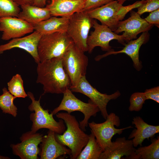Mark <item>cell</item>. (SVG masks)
I'll list each match as a JSON object with an SVG mask.
<instances>
[{"label": "cell", "instance_id": "32", "mask_svg": "<svg viewBox=\"0 0 159 159\" xmlns=\"http://www.w3.org/2000/svg\"><path fill=\"white\" fill-rule=\"evenodd\" d=\"M149 24L159 27V9L153 11L144 19Z\"/></svg>", "mask_w": 159, "mask_h": 159}, {"label": "cell", "instance_id": "31", "mask_svg": "<svg viewBox=\"0 0 159 159\" xmlns=\"http://www.w3.org/2000/svg\"><path fill=\"white\" fill-rule=\"evenodd\" d=\"M146 100H153L159 103V87L146 89L144 92Z\"/></svg>", "mask_w": 159, "mask_h": 159}, {"label": "cell", "instance_id": "5", "mask_svg": "<svg viewBox=\"0 0 159 159\" xmlns=\"http://www.w3.org/2000/svg\"><path fill=\"white\" fill-rule=\"evenodd\" d=\"M27 94L32 101L28 109L30 111L34 112L29 116L32 122L31 131L36 133L41 129L46 128L56 134L63 133L65 129L64 120L60 119L58 122L56 121L52 113H49V110H44L42 107L40 103L41 96L39 100H37L32 92H29Z\"/></svg>", "mask_w": 159, "mask_h": 159}, {"label": "cell", "instance_id": "19", "mask_svg": "<svg viewBox=\"0 0 159 159\" xmlns=\"http://www.w3.org/2000/svg\"><path fill=\"white\" fill-rule=\"evenodd\" d=\"M86 0H51L46 7L51 16L69 17L74 13L82 11Z\"/></svg>", "mask_w": 159, "mask_h": 159}, {"label": "cell", "instance_id": "17", "mask_svg": "<svg viewBox=\"0 0 159 159\" xmlns=\"http://www.w3.org/2000/svg\"><path fill=\"white\" fill-rule=\"evenodd\" d=\"M55 134L54 132L49 130L47 135L43 136L40 144L38 155L40 159H55L62 155H71V150L57 141Z\"/></svg>", "mask_w": 159, "mask_h": 159}, {"label": "cell", "instance_id": "10", "mask_svg": "<svg viewBox=\"0 0 159 159\" xmlns=\"http://www.w3.org/2000/svg\"><path fill=\"white\" fill-rule=\"evenodd\" d=\"M92 27L94 30L91 32L87 41L89 53H91L94 48L98 46L103 51L109 52L113 50L109 45L110 42L112 40H116L124 45L126 44L122 34L115 33L107 26L99 24L94 19Z\"/></svg>", "mask_w": 159, "mask_h": 159}, {"label": "cell", "instance_id": "24", "mask_svg": "<svg viewBox=\"0 0 159 159\" xmlns=\"http://www.w3.org/2000/svg\"><path fill=\"white\" fill-rule=\"evenodd\" d=\"M151 144L136 149L133 159H159V137L152 139Z\"/></svg>", "mask_w": 159, "mask_h": 159}, {"label": "cell", "instance_id": "29", "mask_svg": "<svg viewBox=\"0 0 159 159\" xmlns=\"http://www.w3.org/2000/svg\"><path fill=\"white\" fill-rule=\"evenodd\" d=\"M137 8V12L140 16L145 12H151L159 9V0H145Z\"/></svg>", "mask_w": 159, "mask_h": 159}, {"label": "cell", "instance_id": "22", "mask_svg": "<svg viewBox=\"0 0 159 159\" xmlns=\"http://www.w3.org/2000/svg\"><path fill=\"white\" fill-rule=\"evenodd\" d=\"M21 7V10L17 17L32 24L51 16L49 10L46 7H40L32 5H25Z\"/></svg>", "mask_w": 159, "mask_h": 159}, {"label": "cell", "instance_id": "13", "mask_svg": "<svg viewBox=\"0 0 159 159\" xmlns=\"http://www.w3.org/2000/svg\"><path fill=\"white\" fill-rule=\"evenodd\" d=\"M130 12V16L125 20L120 21L114 32L117 34L123 32L122 35L126 43L137 39L139 34L148 32L153 26L141 18L137 12L132 10Z\"/></svg>", "mask_w": 159, "mask_h": 159}, {"label": "cell", "instance_id": "30", "mask_svg": "<svg viewBox=\"0 0 159 159\" xmlns=\"http://www.w3.org/2000/svg\"><path fill=\"white\" fill-rule=\"evenodd\" d=\"M114 0H86L82 11H88L107 4Z\"/></svg>", "mask_w": 159, "mask_h": 159}, {"label": "cell", "instance_id": "23", "mask_svg": "<svg viewBox=\"0 0 159 159\" xmlns=\"http://www.w3.org/2000/svg\"><path fill=\"white\" fill-rule=\"evenodd\" d=\"M104 150L97 142L91 130L89 139L84 148L82 150L77 159H99Z\"/></svg>", "mask_w": 159, "mask_h": 159}, {"label": "cell", "instance_id": "11", "mask_svg": "<svg viewBox=\"0 0 159 159\" xmlns=\"http://www.w3.org/2000/svg\"><path fill=\"white\" fill-rule=\"evenodd\" d=\"M69 89L72 92L80 93L88 97L97 106L105 120L108 115L107 110L108 102L111 100L117 99L121 95L118 90L110 95L100 93L90 85L86 76L82 77L76 85L71 86Z\"/></svg>", "mask_w": 159, "mask_h": 159}, {"label": "cell", "instance_id": "33", "mask_svg": "<svg viewBox=\"0 0 159 159\" xmlns=\"http://www.w3.org/2000/svg\"><path fill=\"white\" fill-rule=\"evenodd\" d=\"M13 1L19 6H21L25 5H32L34 2V0H12Z\"/></svg>", "mask_w": 159, "mask_h": 159}, {"label": "cell", "instance_id": "34", "mask_svg": "<svg viewBox=\"0 0 159 159\" xmlns=\"http://www.w3.org/2000/svg\"><path fill=\"white\" fill-rule=\"evenodd\" d=\"M47 0H34L33 5L40 7H44Z\"/></svg>", "mask_w": 159, "mask_h": 159}, {"label": "cell", "instance_id": "3", "mask_svg": "<svg viewBox=\"0 0 159 159\" xmlns=\"http://www.w3.org/2000/svg\"><path fill=\"white\" fill-rule=\"evenodd\" d=\"M145 0L137 1L133 4L124 6L114 0L98 8L86 11L92 18L99 21L102 24L106 25L114 32L120 21L133 9L137 8Z\"/></svg>", "mask_w": 159, "mask_h": 159}, {"label": "cell", "instance_id": "12", "mask_svg": "<svg viewBox=\"0 0 159 159\" xmlns=\"http://www.w3.org/2000/svg\"><path fill=\"white\" fill-rule=\"evenodd\" d=\"M43 135L31 131L23 134L21 142L11 145L13 153L21 159H37L40 151L38 146L41 142Z\"/></svg>", "mask_w": 159, "mask_h": 159}, {"label": "cell", "instance_id": "4", "mask_svg": "<svg viewBox=\"0 0 159 159\" xmlns=\"http://www.w3.org/2000/svg\"><path fill=\"white\" fill-rule=\"evenodd\" d=\"M73 43L67 32L42 34L38 46L40 62L62 57Z\"/></svg>", "mask_w": 159, "mask_h": 159}, {"label": "cell", "instance_id": "27", "mask_svg": "<svg viewBox=\"0 0 159 159\" xmlns=\"http://www.w3.org/2000/svg\"><path fill=\"white\" fill-rule=\"evenodd\" d=\"M20 11L19 6L12 0H0V18L17 17Z\"/></svg>", "mask_w": 159, "mask_h": 159}, {"label": "cell", "instance_id": "1", "mask_svg": "<svg viewBox=\"0 0 159 159\" xmlns=\"http://www.w3.org/2000/svg\"><path fill=\"white\" fill-rule=\"evenodd\" d=\"M62 57L40 62L37 64L36 82L43 85L44 94H63L71 85L62 64Z\"/></svg>", "mask_w": 159, "mask_h": 159}, {"label": "cell", "instance_id": "8", "mask_svg": "<svg viewBox=\"0 0 159 159\" xmlns=\"http://www.w3.org/2000/svg\"><path fill=\"white\" fill-rule=\"evenodd\" d=\"M88 61L84 52L74 43L62 56V65L70 79L71 86L76 85L82 77L85 76Z\"/></svg>", "mask_w": 159, "mask_h": 159}, {"label": "cell", "instance_id": "36", "mask_svg": "<svg viewBox=\"0 0 159 159\" xmlns=\"http://www.w3.org/2000/svg\"><path fill=\"white\" fill-rule=\"evenodd\" d=\"M10 159L8 157L3 156L0 155V159Z\"/></svg>", "mask_w": 159, "mask_h": 159}, {"label": "cell", "instance_id": "15", "mask_svg": "<svg viewBox=\"0 0 159 159\" xmlns=\"http://www.w3.org/2000/svg\"><path fill=\"white\" fill-rule=\"evenodd\" d=\"M42 34L34 31L27 36L12 39L8 43L0 45V54L5 51L18 48L25 50L33 57L37 64L40 62L39 57L38 46Z\"/></svg>", "mask_w": 159, "mask_h": 159}, {"label": "cell", "instance_id": "21", "mask_svg": "<svg viewBox=\"0 0 159 159\" xmlns=\"http://www.w3.org/2000/svg\"><path fill=\"white\" fill-rule=\"evenodd\" d=\"M69 17L51 16L48 19L33 24L34 30L42 34L55 32H66Z\"/></svg>", "mask_w": 159, "mask_h": 159}, {"label": "cell", "instance_id": "20", "mask_svg": "<svg viewBox=\"0 0 159 159\" xmlns=\"http://www.w3.org/2000/svg\"><path fill=\"white\" fill-rule=\"evenodd\" d=\"M132 123L135 125L136 129L132 131L128 139L133 138L132 140L134 147L138 145L142 146L145 139L153 138L156 134L159 132V125L148 124L139 116L134 117Z\"/></svg>", "mask_w": 159, "mask_h": 159}, {"label": "cell", "instance_id": "7", "mask_svg": "<svg viewBox=\"0 0 159 159\" xmlns=\"http://www.w3.org/2000/svg\"><path fill=\"white\" fill-rule=\"evenodd\" d=\"M94 20L84 11L76 12L69 17L66 32L76 46L84 52L88 51L87 41Z\"/></svg>", "mask_w": 159, "mask_h": 159}, {"label": "cell", "instance_id": "2", "mask_svg": "<svg viewBox=\"0 0 159 159\" xmlns=\"http://www.w3.org/2000/svg\"><path fill=\"white\" fill-rule=\"evenodd\" d=\"M56 116L64 120L67 129L62 135L55 133L56 139L60 143L71 150L70 159H76L87 144L89 135L81 129L79 123L74 116L67 112H58Z\"/></svg>", "mask_w": 159, "mask_h": 159}, {"label": "cell", "instance_id": "9", "mask_svg": "<svg viewBox=\"0 0 159 159\" xmlns=\"http://www.w3.org/2000/svg\"><path fill=\"white\" fill-rule=\"evenodd\" d=\"M120 124L119 117L114 113H111L108 114L105 122L97 123L93 121L88 122V125L104 151L106 148L110 145L112 142V138L115 135H120L124 130L133 128L131 126L121 129H117L115 127V126L119 127Z\"/></svg>", "mask_w": 159, "mask_h": 159}, {"label": "cell", "instance_id": "25", "mask_svg": "<svg viewBox=\"0 0 159 159\" xmlns=\"http://www.w3.org/2000/svg\"><path fill=\"white\" fill-rule=\"evenodd\" d=\"M3 94L0 95V108L3 112L11 115L16 117L17 108L14 105V101L16 97L12 95L7 88L2 89Z\"/></svg>", "mask_w": 159, "mask_h": 159}, {"label": "cell", "instance_id": "14", "mask_svg": "<svg viewBox=\"0 0 159 159\" xmlns=\"http://www.w3.org/2000/svg\"><path fill=\"white\" fill-rule=\"evenodd\" d=\"M34 30L33 24L17 17L0 18V31L2 32L3 40L21 37Z\"/></svg>", "mask_w": 159, "mask_h": 159}, {"label": "cell", "instance_id": "28", "mask_svg": "<svg viewBox=\"0 0 159 159\" xmlns=\"http://www.w3.org/2000/svg\"><path fill=\"white\" fill-rule=\"evenodd\" d=\"M146 99L144 92H137L132 94L130 98V111H139L142 109Z\"/></svg>", "mask_w": 159, "mask_h": 159}, {"label": "cell", "instance_id": "35", "mask_svg": "<svg viewBox=\"0 0 159 159\" xmlns=\"http://www.w3.org/2000/svg\"><path fill=\"white\" fill-rule=\"evenodd\" d=\"M127 0L129 1L133 0H117V1L119 4L122 5V4Z\"/></svg>", "mask_w": 159, "mask_h": 159}, {"label": "cell", "instance_id": "18", "mask_svg": "<svg viewBox=\"0 0 159 159\" xmlns=\"http://www.w3.org/2000/svg\"><path fill=\"white\" fill-rule=\"evenodd\" d=\"M136 149L132 140H126L125 137L117 138L104 150L99 159H133Z\"/></svg>", "mask_w": 159, "mask_h": 159}, {"label": "cell", "instance_id": "16", "mask_svg": "<svg viewBox=\"0 0 159 159\" xmlns=\"http://www.w3.org/2000/svg\"><path fill=\"white\" fill-rule=\"evenodd\" d=\"M149 36L148 32H143L138 38L128 42L122 49L117 51H115L113 49L107 52L104 54L97 56L95 58V60L96 61H99L109 55L125 53L130 57L133 62L134 68L137 70L139 71L142 67V62L139 59V50L143 44H145L148 41Z\"/></svg>", "mask_w": 159, "mask_h": 159}, {"label": "cell", "instance_id": "26", "mask_svg": "<svg viewBox=\"0 0 159 159\" xmlns=\"http://www.w3.org/2000/svg\"><path fill=\"white\" fill-rule=\"evenodd\" d=\"M8 90L13 96L17 97L25 98L28 97L23 86V81L21 75H14L7 83Z\"/></svg>", "mask_w": 159, "mask_h": 159}, {"label": "cell", "instance_id": "6", "mask_svg": "<svg viewBox=\"0 0 159 159\" xmlns=\"http://www.w3.org/2000/svg\"><path fill=\"white\" fill-rule=\"evenodd\" d=\"M63 94L60 104L51 113L54 115L61 111H66L69 114L76 111L81 112L84 114V117L79 122L80 126L82 130L86 131L85 127L88 126V120L91 117L95 116L97 113L100 111L99 108L90 100L88 102L86 103L79 99L69 88Z\"/></svg>", "mask_w": 159, "mask_h": 159}]
</instances>
